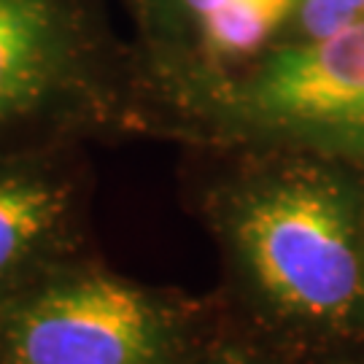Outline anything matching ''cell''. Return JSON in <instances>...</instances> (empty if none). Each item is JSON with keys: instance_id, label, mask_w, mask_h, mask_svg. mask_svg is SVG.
<instances>
[{"instance_id": "cell-1", "label": "cell", "mask_w": 364, "mask_h": 364, "mask_svg": "<svg viewBox=\"0 0 364 364\" xmlns=\"http://www.w3.org/2000/svg\"><path fill=\"white\" fill-rule=\"evenodd\" d=\"M186 183L237 302L275 335L340 338L364 318V183L313 151L197 144Z\"/></svg>"}, {"instance_id": "cell-2", "label": "cell", "mask_w": 364, "mask_h": 364, "mask_svg": "<svg viewBox=\"0 0 364 364\" xmlns=\"http://www.w3.org/2000/svg\"><path fill=\"white\" fill-rule=\"evenodd\" d=\"M144 135V81L105 0H0V156Z\"/></svg>"}, {"instance_id": "cell-3", "label": "cell", "mask_w": 364, "mask_h": 364, "mask_svg": "<svg viewBox=\"0 0 364 364\" xmlns=\"http://www.w3.org/2000/svg\"><path fill=\"white\" fill-rule=\"evenodd\" d=\"M154 138L289 146L364 173V16L329 38L273 49L165 114Z\"/></svg>"}, {"instance_id": "cell-4", "label": "cell", "mask_w": 364, "mask_h": 364, "mask_svg": "<svg viewBox=\"0 0 364 364\" xmlns=\"http://www.w3.org/2000/svg\"><path fill=\"white\" fill-rule=\"evenodd\" d=\"M197 308L84 254L0 299V364H183Z\"/></svg>"}, {"instance_id": "cell-5", "label": "cell", "mask_w": 364, "mask_h": 364, "mask_svg": "<svg viewBox=\"0 0 364 364\" xmlns=\"http://www.w3.org/2000/svg\"><path fill=\"white\" fill-rule=\"evenodd\" d=\"M144 81V135L284 46L297 0H119Z\"/></svg>"}, {"instance_id": "cell-6", "label": "cell", "mask_w": 364, "mask_h": 364, "mask_svg": "<svg viewBox=\"0 0 364 364\" xmlns=\"http://www.w3.org/2000/svg\"><path fill=\"white\" fill-rule=\"evenodd\" d=\"M84 149L0 156V299L84 254Z\"/></svg>"}, {"instance_id": "cell-7", "label": "cell", "mask_w": 364, "mask_h": 364, "mask_svg": "<svg viewBox=\"0 0 364 364\" xmlns=\"http://www.w3.org/2000/svg\"><path fill=\"white\" fill-rule=\"evenodd\" d=\"M362 16L364 0H297L294 19H291L289 38L284 46L329 38Z\"/></svg>"}, {"instance_id": "cell-8", "label": "cell", "mask_w": 364, "mask_h": 364, "mask_svg": "<svg viewBox=\"0 0 364 364\" xmlns=\"http://www.w3.org/2000/svg\"><path fill=\"white\" fill-rule=\"evenodd\" d=\"M183 364H264V356L246 343L224 340V343H210V346L200 343Z\"/></svg>"}]
</instances>
